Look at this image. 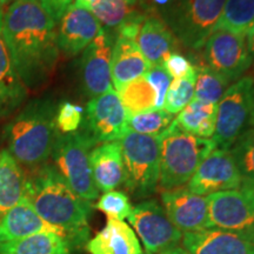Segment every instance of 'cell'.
I'll return each mask as SVG.
<instances>
[{
  "mask_svg": "<svg viewBox=\"0 0 254 254\" xmlns=\"http://www.w3.org/2000/svg\"><path fill=\"white\" fill-rule=\"evenodd\" d=\"M2 34L27 90L47 82L55 72L59 49L56 21L39 0H14L4 13Z\"/></svg>",
  "mask_w": 254,
  "mask_h": 254,
  "instance_id": "6da1fadb",
  "label": "cell"
},
{
  "mask_svg": "<svg viewBox=\"0 0 254 254\" xmlns=\"http://www.w3.org/2000/svg\"><path fill=\"white\" fill-rule=\"evenodd\" d=\"M25 198L51 225L62 228L72 246L87 244L92 204L80 198L52 165H41L26 176Z\"/></svg>",
  "mask_w": 254,
  "mask_h": 254,
  "instance_id": "7a4b0ae2",
  "label": "cell"
},
{
  "mask_svg": "<svg viewBox=\"0 0 254 254\" xmlns=\"http://www.w3.org/2000/svg\"><path fill=\"white\" fill-rule=\"evenodd\" d=\"M52 101H31L5 127L8 153L31 170L46 164L58 135Z\"/></svg>",
  "mask_w": 254,
  "mask_h": 254,
  "instance_id": "3957f363",
  "label": "cell"
},
{
  "mask_svg": "<svg viewBox=\"0 0 254 254\" xmlns=\"http://www.w3.org/2000/svg\"><path fill=\"white\" fill-rule=\"evenodd\" d=\"M215 148L213 139L187 133L173 120L171 126L160 133L159 187L163 190L183 187Z\"/></svg>",
  "mask_w": 254,
  "mask_h": 254,
  "instance_id": "277c9868",
  "label": "cell"
},
{
  "mask_svg": "<svg viewBox=\"0 0 254 254\" xmlns=\"http://www.w3.org/2000/svg\"><path fill=\"white\" fill-rule=\"evenodd\" d=\"M120 144L125 168L124 186L132 198H150L159 187L160 134L146 135L128 129Z\"/></svg>",
  "mask_w": 254,
  "mask_h": 254,
  "instance_id": "5b68a950",
  "label": "cell"
},
{
  "mask_svg": "<svg viewBox=\"0 0 254 254\" xmlns=\"http://www.w3.org/2000/svg\"><path fill=\"white\" fill-rule=\"evenodd\" d=\"M94 146L97 142L82 127L68 134L58 133L51 153L55 167L69 187L90 202L99 196L90 165V152Z\"/></svg>",
  "mask_w": 254,
  "mask_h": 254,
  "instance_id": "8992f818",
  "label": "cell"
},
{
  "mask_svg": "<svg viewBox=\"0 0 254 254\" xmlns=\"http://www.w3.org/2000/svg\"><path fill=\"white\" fill-rule=\"evenodd\" d=\"M226 0H172L165 21L184 46L200 50L213 33Z\"/></svg>",
  "mask_w": 254,
  "mask_h": 254,
  "instance_id": "52a82bcc",
  "label": "cell"
},
{
  "mask_svg": "<svg viewBox=\"0 0 254 254\" xmlns=\"http://www.w3.org/2000/svg\"><path fill=\"white\" fill-rule=\"evenodd\" d=\"M208 228L236 234L254 244V183L207 195Z\"/></svg>",
  "mask_w": 254,
  "mask_h": 254,
  "instance_id": "ba28073f",
  "label": "cell"
},
{
  "mask_svg": "<svg viewBox=\"0 0 254 254\" xmlns=\"http://www.w3.org/2000/svg\"><path fill=\"white\" fill-rule=\"evenodd\" d=\"M254 101L253 75H244L230 85L218 104L217 124L212 136L217 148L230 150L250 127Z\"/></svg>",
  "mask_w": 254,
  "mask_h": 254,
  "instance_id": "9c48e42d",
  "label": "cell"
},
{
  "mask_svg": "<svg viewBox=\"0 0 254 254\" xmlns=\"http://www.w3.org/2000/svg\"><path fill=\"white\" fill-rule=\"evenodd\" d=\"M127 220L147 254H160L183 240L184 234L172 224L157 199H146L133 206Z\"/></svg>",
  "mask_w": 254,
  "mask_h": 254,
  "instance_id": "30bf717a",
  "label": "cell"
},
{
  "mask_svg": "<svg viewBox=\"0 0 254 254\" xmlns=\"http://www.w3.org/2000/svg\"><path fill=\"white\" fill-rule=\"evenodd\" d=\"M201 49L202 63L230 82L243 78L253 64L245 34L215 31Z\"/></svg>",
  "mask_w": 254,
  "mask_h": 254,
  "instance_id": "8fae6325",
  "label": "cell"
},
{
  "mask_svg": "<svg viewBox=\"0 0 254 254\" xmlns=\"http://www.w3.org/2000/svg\"><path fill=\"white\" fill-rule=\"evenodd\" d=\"M84 128L97 144L122 140L128 131V117L114 88L91 98Z\"/></svg>",
  "mask_w": 254,
  "mask_h": 254,
  "instance_id": "7c38bea8",
  "label": "cell"
},
{
  "mask_svg": "<svg viewBox=\"0 0 254 254\" xmlns=\"http://www.w3.org/2000/svg\"><path fill=\"white\" fill-rule=\"evenodd\" d=\"M243 177L230 150L215 148L200 164L187 183V189L195 194L207 196L222 190L239 189Z\"/></svg>",
  "mask_w": 254,
  "mask_h": 254,
  "instance_id": "4fadbf2b",
  "label": "cell"
},
{
  "mask_svg": "<svg viewBox=\"0 0 254 254\" xmlns=\"http://www.w3.org/2000/svg\"><path fill=\"white\" fill-rule=\"evenodd\" d=\"M112 33L104 28L95 39L82 51L80 60V73L84 90L91 98L110 91L112 86L111 79V59L114 45Z\"/></svg>",
  "mask_w": 254,
  "mask_h": 254,
  "instance_id": "5bb4252c",
  "label": "cell"
},
{
  "mask_svg": "<svg viewBox=\"0 0 254 254\" xmlns=\"http://www.w3.org/2000/svg\"><path fill=\"white\" fill-rule=\"evenodd\" d=\"M161 202L167 217L183 234L208 228L207 196L195 194L187 187H178L163 190Z\"/></svg>",
  "mask_w": 254,
  "mask_h": 254,
  "instance_id": "9a60e30c",
  "label": "cell"
},
{
  "mask_svg": "<svg viewBox=\"0 0 254 254\" xmlns=\"http://www.w3.org/2000/svg\"><path fill=\"white\" fill-rule=\"evenodd\" d=\"M103 26L90 9L72 4L59 20L57 45L67 57L81 53L95 39Z\"/></svg>",
  "mask_w": 254,
  "mask_h": 254,
  "instance_id": "2e32d148",
  "label": "cell"
},
{
  "mask_svg": "<svg viewBox=\"0 0 254 254\" xmlns=\"http://www.w3.org/2000/svg\"><path fill=\"white\" fill-rule=\"evenodd\" d=\"M37 233H55L67 240L65 232L44 220L25 196L0 218V243Z\"/></svg>",
  "mask_w": 254,
  "mask_h": 254,
  "instance_id": "e0dca14e",
  "label": "cell"
},
{
  "mask_svg": "<svg viewBox=\"0 0 254 254\" xmlns=\"http://www.w3.org/2000/svg\"><path fill=\"white\" fill-rule=\"evenodd\" d=\"M90 165L94 184L99 192H110L124 185V168L120 141L103 142L90 152Z\"/></svg>",
  "mask_w": 254,
  "mask_h": 254,
  "instance_id": "ac0fdd59",
  "label": "cell"
},
{
  "mask_svg": "<svg viewBox=\"0 0 254 254\" xmlns=\"http://www.w3.org/2000/svg\"><path fill=\"white\" fill-rule=\"evenodd\" d=\"M135 43L151 66H157L170 53L176 52L179 40L163 18L151 13L141 24Z\"/></svg>",
  "mask_w": 254,
  "mask_h": 254,
  "instance_id": "d6986e66",
  "label": "cell"
},
{
  "mask_svg": "<svg viewBox=\"0 0 254 254\" xmlns=\"http://www.w3.org/2000/svg\"><path fill=\"white\" fill-rule=\"evenodd\" d=\"M182 244L190 254H254V244L217 228L185 233Z\"/></svg>",
  "mask_w": 254,
  "mask_h": 254,
  "instance_id": "ffe728a7",
  "label": "cell"
},
{
  "mask_svg": "<svg viewBox=\"0 0 254 254\" xmlns=\"http://www.w3.org/2000/svg\"><path fill=\"white\" fill-rule=\"evenodd\" d=\"M152 67L134 40L117 37L111 59V79L114 90L119 91L134 79L144 77Z\"/></svg>",
  "mask_w": 254,
  "mask_h": 254,
  "instance_id": "44dd1931",
  "label": "cell"
},
{
  "mask_svg": "<svg viewBox=\"0 0 254 254\" xmlns=\"http://www.w3.org/2000/svg\"><path fill=\"white\" fill-rule=\"evenodd\" d=\"M90 254H144L135 232L128 224L107 218L106 225L87 241Z\"/></svg>",
  "mask_w": 254,
  "mask_h": 254,
  "instance_id": "7402d4cb",
  "label": "cell"
},
{
  "mask_svg": "<svg viewBox=\"0 0 254 254\" xmlns=\"http://www.w3.org/2000/svg\"><path fill=\"white\" fill-rule=\"evenodd\" d=\"M28 95V90L19 77L2 31L0 32V117L14 113Z\"/></svg>",
  "mask_w": 254,
  "mask_h": 254,
  "instance_id": "603a6c76",
  "label": "cell"
},
{
  "mask_svg": "<svg viewBox=\"0 0 254 254\" xmlns=\"http://www.w3.org/2000/svg\"><path fill=\"white\" fill-rule=\"evenodd\" d=\"M26 174L8 151L0 152V218L23 199Z\"/></svg>",
  "mask_w": 254,
  "mask_h": 254,
  "instance_id": "cb8c5ba5",
  "label": "cell"
},
{
  "mask_svg": "<svg viewBox=\"0 0 254 254\" xmlns=\"http://www.w3.org/2000/svg\"><path fill=\"white\" fill-rule=\"evenodd\" d=\"M0 254H71V245L55 233H37L0 243Z\"/></svg>",
  "mask_w": 254,
  "mask_h": 254,
  "instance_id": "d4e9b609",
  "label": "cell"
},
{
  "mask_svg": "<svg viewBox=\"0 0 254 254\" xmlns=\"http://www.w3.org/2000/svg\"><path fill=\"white\" fill-rule=\"evenodd\" d=\"M218 104L192 100L174 119L180 128L200 138H212L217 124Z\"/></svg>",
  "mask_w": 254,
  "mask_h": 254,
  "instance_id": "484cf974",
  "label": "cell"
},
{
  "mask_svg": "<svg viewBox=\"0 0 254 254\" xmlns=\"http://www.w3.org/2000/svg\"><path fill=\"white\" fill-rule=\"evenodd\" d=\"M254 26V0H226L215 31L246 34Z\"/></svg>",
  "mask_w": 254,
  "mask_h": 254,
  "instance_id": "4316f807",
  "label": "cell"
},
{
  "mask_svg": "<svg viewBox=\"0 0 254 254\" xmlns=\"http://www.w3.org/2000/svg\"><path fill=\"white\" fill-rule=\"evenodd\" d=\"M138 0H97L87 9L107 28H118L142 12L136 8Z\"/></svg>",
  "mask_w": 254,
  "mask_h": 254,
  "instance_id": "83f0119b",
  "label": "cell"
},
{
  "mask_svg": "<svg viewBox=\"0 0 254 254\" xmlns=\"http://www.w3.org/2000/svg\"><path fill=\"white\" fill-rule=\"evenodd\" d=\"M116 92L128 118L155 109V93L144 77L134 79Z\"/></svg>",
  "mask_w": 254,
  "mask_h": 254,
  "instance_id": "f1b7e54d",
  "label": "cell"
},
{
  "mask_svg": "<svg viewBox=\"0 0 254 254\" xmlns=\"http://www.w3.org/2000/svg\"><path fill=\"white\" fill-rule=\"evenodd\" d=\"M196 79L193 100L207 104H218L230 87L231 82L204 63L195 66Z\"/></svg>",
  "mask_w": 254,
  "mask_h": 254,
  "instance_id": "f546056e",
  "label": "cell"
},
{
  "mask_svg": "<svg viewBox=\"0 0 254 254\" xmlns=\"http://www.w3.org/2000/svg\"><path fill=\"white\" fill-rule=\"evenodd\" d=\"M243 180L254 183V126L241 134L230 148Z\"/></svg>",
  "mask_w": 254,
  "mask_h": 254,
  "instance_id": "4dcf8cb0",
  "label": "cell"
},
{
  "mask_svg": "<svg viewBox=\"0 0 254 254\" xmlns=\"http://www.w3.org/2000/svg\"><path fill=\"white\" fill-rule=\"evenodd\" d=\"M173 116L163 109L151 110L128 118V129L146 135H158L173 123Z\"/></svg>",
  "mask_w": 254,
  "mask_h": 254,
  "instance_id": "1f68e13d",
  "label": "cell"
},
{
  "mask_svg": "<svg viewBox=\"0 0 254 254\" xmlns=\"http://www.w3.org/2000/svg\"><path fill=\"white\" fill-rule=\"evenodd\" d=\"M196 74L184 79H174L171 81L166 97H165L163 110L170 114H178L185 109L194 95Z\"/></svg>",
  "mask_w": 254,
  "mask_h": 254,
  "instance_id": "d6a6232c",
  "label": "cell"
},
{
  "mask_svg": "<svg viewBox=\"0 0 254 254\" xmlns=\"http://www.w3.org/2000/svg\"><path fill=\"white\" fill-rule=\"evenodd\" d=\"M95 207L106 214L107 218L124 221L131 214L133 206L125 192L113 190L105 192L98 200Z\"/></svg>",
  "mask_w": 254,
  "mask_h": 254,
  "instance_id": "836d02e7",
  "label": "cell"
},
{
  "mask_svg": "<svg viewBox=\"0 0 254 254\" xmlns=\"http://www.w3.org/2000/svg\"><path fill=\"white\" fill-rule=\"evenodd\" d=\"M84 120V109L71 101H63L57 109L56 125L59 133L68 134L78 131Z\"/></svg>",
  "mask_w": 254,
  "mask_h": 254,
  "instance_id": "e575fe53",
  "label": "cell"
},
{
  "mask_svg": "<svg viewBox=\"0 0 254 254\" xmlns=\"http://www.w3.org/2000/svg\"><path fill=\"white\" fill-rule=\"evenodd\" d=\"M146 81L151 85L155 93V109H163L165 97L171 84V77L165 71L163 65L152 66L144 75Z\"/></svg>",
  "mask_w": 254,
  "mask_h": 254,
  "instance_id": "d590c367",
  "label": "cell"
},
{
  "mask_svg": "<svg viewBox=\"0 0 254 254\" xmlns=\"http://www.w3.org/2000/svg\"><path fill=\"white\" fill-rule=\"evenodd\" d=\"M163 67L171 78L184 79L196 74L195 66L189 58L179 52L170 53L163 62Z\"/></svg>",
  "mask_w": 254,
  "mask_h": 254,
  "instance_id": "8d00e7d4",
  "label": "cell"
},
{
  "mask_svg": "<svg viewBox=\"0 0 254 254\" xmlns=\"http://www.w3.org/2000/svg\"><path fill=\"white\" fill-rule=\"evenodd\" d=\"M39 1L47 14L56 21V24L73 4V0H39Z\"/></svg>",
  "mask_w": 254,
  "mask_h": 254,
  "instance_id": "74e56055",
  "label": "cell"
},
{
  "mask_svg": "<svg viewBox=\"0 0 254 254\" xmlns=\"http://www.w3.org/2000/svg\"><path fill=\"white\" fill-rule=\"evenodd\" d=\"M160 254H190V253L184 246L178 245V246L171 247V249L164 251V252H161Z\"/></svg>",
  "mask_w": 254,
  "mask_h": 254,
  "instance_id": "f35d334b",
  "label": "cell"
},
{
  "mask_svg": "<svg viewBox=\"0 0 254 254\" xmlns=\"http://www.w3.org/2000/svg\"><path fill=\"white\" fill-rule=\"evenodd\" d=\"M246 40H247V46H249L250 53L254 60V28H252V30L246 34Z\"/></svg>",
  "mask_w": 254,
  "mask_h": 254,
  "instance_id": "ab89813d",
  "label": "cell"
},
{
  "mask_svg": "<svg viewBox=\"0 0 254 254\" xmlns=\"http://www.w3.org/2000/svg\"><path fill=\"white\" fill-rule=\"evenodd\" d=\"M95 1H97V0H75L74 4L78 5V6H81V7L88 8Z\"/></svg>",
  "mask_w": 254,
  "mask_h": 254,
  "instance_id": "60d3db41",
  "label": "cell"
},
{
  "mask_svg": "<svg viewBox=\"0 0 254 254\" xmlns=\"http://www.w3.org/2000/svg\"><path fill=\"white\" fill-rule=\"evenodd\" d=\"M4 13H5L4 5L0 2V32L2 31V20H4Z\"/></svg>",
  "mask_w": 254,
  "mask_h": 254,
  "instance_id": "b9f144b4",
  "label": "cell"
},
{
  "mask_svg": "<svg viewBox=\"0 0 254 254\" xmlns=\"http://www.w3.org/2000/svg\"><path fill=\"white\" fill-rule=\"evenodd\" d=\"M152 1H154L155 4H158L160 6H164V5H167L171 0H152Z\"/></svg>",
  "mask_w": 254,
  "mask_h": 254,
  "instance_id": "7bdbcfd3",
  "label": "cell"
},
{
  "mask_svg": "<svg viewBox=\"0 0 254 254\" xmlns=\"http://www.w3.org/2000/svg\"><path fill=\"white\" fill-rule=\"evenodd\" d=\"M254 126V101H253V107H252V113H251V119H250V127Z\"/></svg>",
  "mask_w": 254,
  "mask_h": 254,
  "instance_id": "ee69618b",
  "label": "cell"
},
{
  "mask_svg": "<svg viewBox=\"0 0 254 254\" xmlns=\"http://www.w3.org/2000/svg\"><path fill=\"white\" fill-rule=\"evenodd\" d=\"M9 1H12V0H0V2H1L2 5H6V4H7V2H9Z\"/></svg>",
  "mask_w": 254,
  "mask_h": 254,
  "instance_id": "f6af8a7d",
  "label": "cell"
},
{
  "mask_svg": "<svg viewBox=\"0 0 254 254\" xmlns=\"http://www.w3.org/2000/svg\"><path fill=\"white\" fill-rule=\"evenodd\" d=\"M253 28H254V26H253Z\"/></svg>",
  "mask_w": 254,
  "mask_h": 254,
  "instance_id": "bcb514c9",
  "label": "cell"
},
{
  "mask_svg": "<svg viewBox=\"0 0 254 254\" xmlns=\"http://www.w3.org/2000/svg\"><path fill=\"white\" fill-rule=\"evenodd\" d=\"M253 78H254V77H253Z\"/></svg>",
  "mask_w": 254,
  "mask_h": 254,
  "instance_id": "7dc6e473",
  "label": "cell"
}]
</instances>
